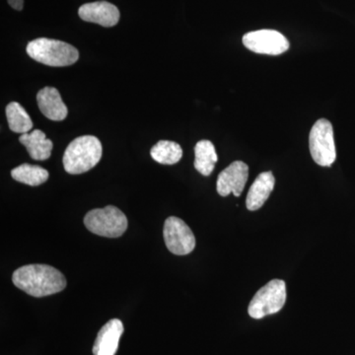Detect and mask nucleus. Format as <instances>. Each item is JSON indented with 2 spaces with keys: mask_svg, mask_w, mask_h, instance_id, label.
Instances as JSON below:
<instances>
[{
  "mask_svg": "<svg viewBox=\"0 0 355 355\" xmlns=\"http://www.w3.org/2000/svg\"><path fill=\"white\" fill-rule=\"evenodd\" d=\"M310 153L318 165L330 167L336 159L334 128L326 119L317 121L309 135Z\"/></svg>",
  "mask_w": 355,
  "mask_h": 355,
  "instance_id": "423d86ee",
  "label": "nucleus"
},
{
  "mask_svg": "<svg viewBox=\"0 0 355 355\" xmlns=\"http://www.w3.org/2000/svg\"><path fill=\"white\" fill-rule=\"evenodd\" d=\"M19 141L27 148L28 153L34 160L44 161L51 157L53 141L46 139V133L40 130L21 135Z\"/></svg>",
  "mask_w": 355,
  "mask_h": 355,
  "instance_id": "4468645a",
  "label": "nucleus"
},
{
  "mask_svg": "<svg viewBox=\"0 0 355 355\" xmlns=\"http://www.w3.org/2000/svg\"><path fill=\"white\" fill-rule=\"evenodd\" d=\"M11 176L20 183L37 187L48 181L49 172L41 166L22 164L14 168L11 171Z\"/></svg>",
  "mask_w": 355,
  "mask_h": 355,
  "instance_id": "f3484780",
  "label": "nucleus"
},
{
  "mask_svg": "<svg viewBox=\"0 0 355 355\" xmlns=\"http://www.w3.org/2000/svg\"><path fill=\"white\" fill-rule=\"evenodd\" d=\"M84 224L93 234L118 238L127 231L128 218L118 207L108 205L89 211L84 217Z\"/></svg>",
  "mask_w": 355,
  "mask_h": 355,
  "instance_id": "20e7f679",
  "label": "nucleus"
},
{
  "mask_svg": "<svg viewBox=\"0 0 355 355\" xmlns=\"http://www.w3.org/2000/svg\"><path fill=\"white\" fill-rule=\"evenodd\" d=\"M26 51L33 60L49 67H69L79 58L78 51L73 46L53 39L34 40L28 44Z\"/></svg>",
  "mask_w": 355,
  "mask_h": 355,
  "instance_id": "7ed1b4c3",
  "label": "nucleus"
},
{
  "mask_svg": "<svg viewBox=\"0 0 355 355\" xmlns=\"http://www.w3.org/2000/svg\"><path fill=\"white\" fill-rule=\"evenodd\" d=\"M9 6L12 7L15 10L21 11L24 6V0H7Z\"/></svg>",
  "mask_w": 355,
  "mask_h": 355,
  "instance_id": "6ab92c4d",
  "label": "nucleus"
},
{
  "mask_svg": "<svg viewBox=\"0 0 355 355\" xmlns=\"http://www.w3.org/2000/svg\"><path fill=\"white\" fill-rule=\"evenodd\" d=\"M123 333V324L121 320L113 319L105 324L96 338L94 345H93V354H116Z\"/></svg>",
  "mask_w": 355,
  "mask_h": 355,
  "instance_id": "9b49d317",
  "label": "nucleus"
},
{
  "mask_svg": "<svg viewBox=\"0 0 355 355\" xmlns=\"http://www.w3.org/2000/svg\"><path fill=\"white\" fill-rule=\"evenodd\" d=\"M12 282L16 287L34 297L53 295L67 286L64 275L46 265L21 266L14 272Z\"/></svg>",
  "mask_w": 355,
  "mask_h": 355,
  "instance_id": "f257e3e1",
  "label": "nucleus"
},
{
  "mask_svg": "<svg viewBox=\"0 0 355 355\" xmlns=\"http://www.w3.org/2000/svg\"><path fill=\"white\" fill-rule=\"evenodd\" d=\"M195 155L196 169L203 176H209L218 161L214 144L209 140H200L195 147Z\"/></svg>",
  "mask_w": 355,
  "mask_h": 355,
  "instance_id": "2eb2a0df",
  "label": "nucleus"
},
{
  "mask_svg": "<svg viewBox=\"0 0 355 355\" xmlns=\"http://www.w3.org/2000/svg\"><path fill=\"white\" fill-rule=\"evenodd\" d=\"M249 178V167L242 161L231 163L217 178L216 190L221 197H227L233 193L240 197Z\"/></svg>",
  "mask_w": 355,
  "mask_h": 355,
  "instance_id": "1a4fd4ad",
  "label": "nucleus"
},
{
  "mask_svg": "<svg viewBox=\"0 0 355 355\" xmlns=\"http://www.w3.org/2000/svg\"><path fill=\"white\" fill-rule=\"evenodd\" d=\"M6 118L9 128L16 133H27L32 130L33 121L25 109L17 102H11L6 107Z\"/></svg>",
  "mask_w": 355,
  "mask_h": 355,
  "instance_id": "a211bd4d",
  "label": "nucleus"
},
{
  "mask_svg": "<svg viewBox=\"0 0 355 355\" xmlns=\"http://www.w3.org/2000/svg\"><path fill=\"white\" fill-rule=\"evenodd\" d=\"M275 179L272 172H263L254 180L248 191L246 207L250 211L260 209L275 189Z\"/></svg>",
  "mask_w": 355,
  "mask_h": 355,
  "instance_id": "ddd939ff",
  "label": "nucleus"
},
{
  "mask_svg": "<svg viewBox=\"0 0 355 355\" xmlns=\"http://www.w3.org/2000/svg\"><path fill=\"white\" fill-rule=\"evenodd\" d=\"M151 157L163 165H174L183 156V149L180 144L169 140H160L151 148Z\"/></svg>",
  "mask_w": 355,
  "mask_h": 355,
  "instance_id": "dca6fc26",
  "label": "nucleus"
},
{
  "mask_svg": "<svg viewBox=\"0 0 355 355\" xmlns=\"http://www.w3.org/2000/svg\"><path fill=\"white\" fill-rule=\"evenodd\" d=\"M37 103L40 111L49 120L64 121L69 114V110L57 88L44 87L40 90L37 94Z\"/></svg>",
  "mask_w": 355,
  "mask_h": 355,
  "instance_id": "f8f14e48",
  "label": "nucleus"
},
{
  "mask_svg": "<svg viewBox=\"0 0 355 355\" xmlns=\"http://www.w3.org/2000/svg\"><path fill=\"white\" fill-rule=\"evenodd\" d=\"M163 234L166 246L172 254L184 256L195 250L196 238L193 231L178 217L166 219Z\"/></svg>",
  "mask_w": 355,
  "mask_h": 355,
  "instance_id": "0eeeda50",
  "label": "nucleus"
},
{
  "mask_svg": "<svg viewBox=\"0 0 355 355\" xmlns=\"http://www.w3.org/2000/svg\"><path fill=\"white\" fill-rule=\"evenodd\" d=\"M286 301V282L282 279H272L254 294L248 307V313L253 319H263L279 312Z\"/></svg>",
  "mask_w": 355,
  "mask_h": 355,
  "instance_id": "39448f33",
  "label": "nucleus"
},
{
  "mask_svg": "<svg viewBox=\"0 0 355 355\" xmlns=\"http://www.w3.org/2000/svg\"><path fill=\"white\" fill-rule=\"evenodd\" d=\"M102 157V144L93 135H83L72 140L65 149L64 167L71 175L83 174L94 168Z\"/></svg>",
  "mask_w": 355,
  "mask_h": 355,
  "instance_id": "f03ea898",
  "label": "nucleus"
},
{
  "mask_svg": "<svg viewBox=\"0 0 355 355\" xmlns=\"http://www.w3.org/2000/svg\"><path fill=\"white\" fill-rule=\"evenodd\" d=\"M78 15L86 22L95 23L107 28L118 24L121 17L118 7L107 1L83 4L79 8Z\"/></svg>",
  "mask_w": 355,
  "mask_h": 355,
  "instance_id": "9d476101",
  "label": "nucleus"
},
{
  "mask_svg": "<svg viewBox=\"0 0 355 355\" xmlns=\"http://www.w3.org/2000/svg\"><path fill=\"white\" fill-rule=\"evenodd\" d=\"M243 44L248 50L261 55H279L288 51V40L275 30H259L243 37Z\"/></svg>",
  "mask_w": 355,
  "mask_h": 355,
  "instance_id": "6e6552de",
  "label": "nucleus"
}]
</instances>
